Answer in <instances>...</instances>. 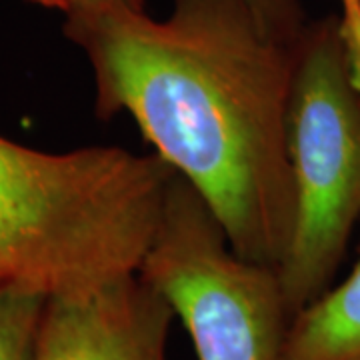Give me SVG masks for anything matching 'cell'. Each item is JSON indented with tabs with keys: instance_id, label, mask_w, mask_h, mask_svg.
Here are the masks:
<instances>
[{
	"instance_id": "1",
	"label": "cell",
	"mask_w": 360,
	"mask_h": 360,
	"mask_svg": "<svg viewBox=\"0 0 360 360\" xmlns=\"http://www.w3.org/2000/svg\"><path fill=\"white\" fill-rule=\"evenodd\" d=\"M84 52L101 120L127 112L205 196L238 257L281 269L295 229L286 112L300 39L252 0H172L167 18L127 2L65 14Z\"/></svg>"
},
{
	"instance_id": "2",
	"label": "cell",
	"mask_w": 360,
	"mask_h": 360,
	"mask_svg": "<svg viewBox=\"0 0 360 360\" xmlns=\"http://www.w3.org/2000/svg\"><path fill=\"white\" fill-rule=\"evenodd\" d=\"M176 174L155 153H42L0 136V286L51 296L139 272Z\"/></svg>"
},
{
	"instance_id": "3",
	"label": "cell",
	"mask_w": 360,
	"mask_h": 360,
	"mask_svg": "<svg viewBox=\"0 0 360 360\" xmlns=\"http://www.w3.org/2000/svg\"><path fill=\"white\" fill-rule=\"evenodd\" d=\"M286 153L296 212L278 276L296 316L333 286L360 220V90L338 14L310 20L302 32Z\"/></svg>"
},
{
	"instance_id": "4",
	"label": "cell",
	"mask_w": 360,
	"mask_h": 360,
	"mask_svg": "<svg viewBox=\"0 0 360 360\" xmlns=\"http://www.w3.org/2000/svg\"><path fill=\"white\" fill-rule=\"evenodd\" d=\"M139 274L174 310L198 360H284L295 321L278 270L238 257L205 196L170 182Z\"/></svg>"
},
{
	"instance_id": "5",
	"label": "cell",
	"mask_w": 360,
	"mask_h": 360,
	"mask_svg": "<svg viewBox=\"0 0 360 360\" xmlns=\"http://www.w3.org/2000/svg\"><path fill=\"white\" fill-rule=\"evenodd\" d=\"M174 310L139 272L49 296L37 360H168Z\"/></svg>"
},
{
	"instance_id": "6",
	"label": "cell",
	"mask_w": 360,
	"mask_h": 360,
	"mask_svg": "<svg viewBox=\"0 0 360 360\" xmlns=\"http://www.w3.org/2000/svg\"><path fill=\"white\" fill-rule=\"evenodd\" d=\"M284 360H360V252L342 283L296 314Z\"/></svg>"
},
{
	"instance_id": "7",
	"label": "cell",
	"mask_w": 360,
	"mask_h": 360,
	"mask_svg": "<svg viewBox=\"0 0 360 360\" xmlns=\"http://www.w3.org/2000/svg\"><path fill=\"white\" fill-rule=\"evenodd\" d=\"M49 295L25 284L0 286V360H37Z\"/></svg>"
},
{
	"instance_id": "8",
	"label": "cell",
	"mask_w": 360,
	"mask_h": 360,
	"mask_svg": "<svg viewBox=\"0 0 360 360\" xmlns=\"http://www.w3.org/2000/svg\"><path fill=\"white\" fill-rule=\"evenodd\" d=\"M252 4L266 26L286 39H300L310 22L300 0H252Z\"/></svg>"
},
{
	"instance_id": "9",
	"label": "cell",
	"mask_w": 360,
	"mask_h": 360,
	"mask_svg": "<svg viewBox=\"0 0 360 360\" xmlns=\"http://www.w3.org/2000/svg\"><path fill=\"white\" fill-rule=\"evenodd\" d=\"M39 6L44 8H52V11H58V13L68 14L77 8L82 6H90V4H104V2H127L130 6H139V8H146L144 6V0H30Z\"/></svg>"
}]
</instances>
